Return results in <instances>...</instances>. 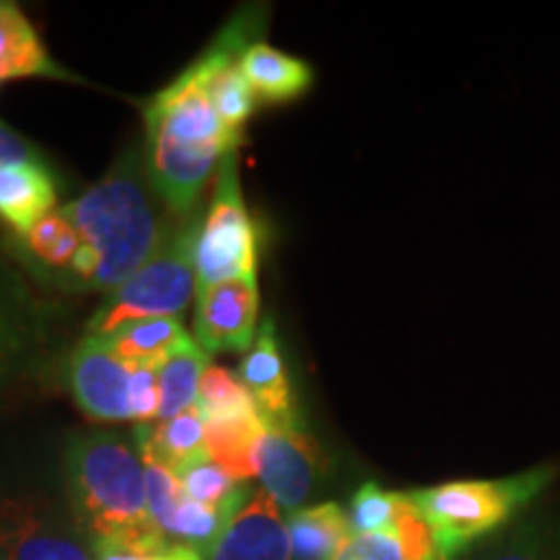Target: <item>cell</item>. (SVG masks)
Listing matches in <instances>:
<instances>
[{
	"label": "cell",
	"mask_w": 560,
	"mask_h": 560,
	"mask_svg": "<svg viewBox=\"0 0 560 560\" xmlns=\"http://www.w3.org/2000/svg\"><path fill=\"white\" fill-rule=\"evenodd\" d=\"M60 210L83 240L68 272L73 289H120L159 255L182 223L153 187L140 149L125 151L102 182Z\"/></svg>",
	"instance_id": "6da1fadb"
},
{
	"label": "cell",
	"mask_w": 560,
	"mask_h": 560,
	"mask_svg": "<svg viewBox=\"0 0 560 560\" xmlns=\"http://www.w3.org/2000/svg\"><path fill=\"white\" fill-rule=\"evenodd\" d=\"M50 342V312L24 278L0 260V387L24 374Z\"/></svg>",
	"instance_id": "8fae6325"
},
{
	"label": "cell",
	"mask_w": 560,
	"mask_h": 560,
	"mask_svg": "<svg viewBox=\"0 0 560 560\" xmlns=\"http://www.w3.org/2000/svg\"><path fill=\"white\" fill-rule=\"evenodd\" d=\"M552 480V470H529L501 480H457L416 490L412 501L454 560L488 532L506 524Z\"/></svg>",
	"instance_id": "277c9868"
},
{
	"label": "cell",
	"mask_w": 560,
	"mask_h": 560,
	"mask_svg": "<svg viewBox=\"0 0 560 560\" xmlns=\"http://www.w3.org/2000/svg\"><path fill=\"white\" fill-rule=\"evenodd\" d=\"M210 366V355L192 338L179 346L174 353L159 366V392L161 410L159 420H170L179 412L190 410L198 405V389L202 374Z\"/></svg>",
	"instance_id": "603a6c76"
},
{
	"label": "cell",
	"mask_w": 560,
	"mask_h": 560,
	"mask_svg": "<svg viewBox=\"0 0 560 560\" xmlns=\"http://www.w3.org/2000/svg\"><path fill=\"white\" fill-rule=\"evenodd\" d=\"M55 202L58 185L47 164L0 166V221L16 236L52 213Z\"/></svg>",
	"instance_id": "2e32d148"
},
{
	"label": "cell",
	"mask_w": 560,
	"mask_h": 560,
	"mask_svg": "<svg viewBox=\"0 0 560 560\" xmlns=\"http://www.w3.org/2000/svg\"><path fill=\"white\" fill-rule=\"evenodd\" d=\"M13 247L24 257V262H30L42 276L55 278V272H62L60 280L66 283L68 272L83 247V240L62 210H52L34 223L30 231L13 236Z\"/></svg>",
	"instance_id": "ffe728a7"
},
{
	"label": "cell",
	"mask_w": 560,
	"mask_h": 560,
	"mask_svg": "<svg viewBox=\"0 0 560 560\" xmlns=\"http://www.w3.org/2000/svg\"><path fill=\"white\" fill-rule=\"evenodd\" d=\"M5 79L73 81V75L50 58L34 24L13 0H0V81Z\"/></svg>",
	"instance_id": "9a60e30c"
},
{
	"label": "cell",
	"mask_w": 560,
	"mask_h": 560,
	"mask_svg": "<svg viewBox=\"0 0 560 560\" xmlns=\"http://www.w3.org/2000/svg\"><path fill=\"white\" fill-rule=\"evenodd\" d=\"M198 408L202 418H229V416H247V412H260L255 397L244 387V382L234 371L223 366H210L202 374L198 389Z\"/></svg>",
	"instance_id": "cb8c5ba5"
},
{
	"label": "cell",
	"mask_w": 560,
	"mask_h": 560,
	"mask_svg": "<svg viewBox=\"0 0 560 560\" xmlns=\"http://www.w3.org/2000/svg\"><path fill=\"white\" fill-rule=\"evenodd\" d=\"M136 444L143 457L164 462L174 475L210 459L206 450V418L198 405L170 420H156V425H138Z\"/></svg>",
	"instance_id": "e0dca14e"
},
{
	"label": "cell",
	"mask_w": 560,
	"mask_h": 560,
	"mask_svg": "<svg viewBox=\"0 0 560 560\" xmlns=\"http://www.w3.org/2000/svg\"><path fill=\"white\" fill-rule=\"evenodd\" d=\"M140 457H143V454H140ZM143 467H145V495H149L151 520L156 522V527L172 540L174 516H177L179 503L185 499V490H182L177 475H174L164 462L143 457Z\"/></svg>",
	"instance_id": "d4e9b609"
},
{
	"label": "cell",
	"mask_w": 560,
	"mask_h": 560,
	"mask_svg": "<svg viewBox=\"0 0 560 560\" xmlns=\"http://www.w3.org/2000/svg\"><path fill=\"white\" fill-rule=\"evenodd\" d=\"M66 374L75 402L89 418L104 423L132 420V369L112 350L107 338L86 335L70 353Z\"/></svg>",
	"instance_id": "30bf717a"
},
{
	"label": "cell",
	"mask_w": 560,
	"mask_h": 560,
	"mask_svg": "<svg viewBox=\"0 0 560 560\" xmlns=\"http://www.w3.org/2000/svg\"><path fill=\"white\" fill-rule=\"evenodd\" d=\"M242 136L221 122L202 55L145 107V164L153 187L177 219L198 215L202 190Z\"/></svg>",
	"instance_id": "7a4b0ae2"
},
{
	"label": "cell",
	"mask_w": 560,
	"mask_h": 560,
	"mask_svg": "<svg viewBox=\"0 0 560 560\" xmlns=\"http://www.w3.org/2000/svg\"><path fill=\"white\" fill-rule=\"evenodd\" d=\"M190 340L179 317H159L130 322L112 335L107 342L130 369L161 366L179 346Z\"/></svg>",
	"instance_id": "44dd1931"
},
{
	"label": "cell",
	"mask_w": 560,
	"mask_h": 560,
	"mask_svg": "<svg viewBox=\"0 0 560 560\" xmlns=\"http://www.w3.org/2000/svg\"><path fill=\"white\" fill-rule=\"evenodd\" d=\"M330 560H450L410 493H402L387 532H350Z\"/></svg>",
	"instance_id": "4fadbf2b"
},
{
	"label": "cell",
	"mask_w": 560,
	"mask_h": 560,
	"mask_svg": "<svg viewBox=\"0 0 560 560\" xmlns=\"http://www.w3.org/2000/svg\"><path fill=\"white\" fill-rule=\"evenodd\" d=\"M16 164H47V161L32 140H26L19 130L0 120V166Z\"/></svg>",
	"instance_id": "83f0119b"
},
{
	"label": "cell",
	"mask_w": 560,
	"mask_h": 560,
	"mask_svg": "<svg viewBox=\"0 0 560 560\" xmlns=\"http://www.w3.org/2000/svg\"><path fill=\"white\" fill-rule=\"evenodd\" d=\"M195 270L198 285L257 276V229L244 206L236 151L215 172L213 198L195 244Z\"/></svg>",
	"instance_id": "8992f818"
},
{
	"label": "cell",
	"mask_w": 560,
	"mask_h": 560,
	"mask_svg": "<svg viewBox=\"0 0 560 560\" xmlns=\"http://www.w3.org/2000/svg\"><path fill=\"white\" fill-rule=\"evenodd\" d=\"M200 234V219L179 223L172 240L161 247L153 260L125 280L120 289L109 293L100 312L89 319L86 332L107 338L130 322L179 317L198 291L195 270V244Z\"/></svg>",
	"instance_id": "5b68a950"
},
{
	"label": "cell",
	"mask_w": 560,
	"mask_h": 560,
	"mask_svg": "<svg viewBox=\"0 0 560 560\" xmlns=\"http://www.w3.org/2000/svg\"><path fill=\"white\" fill-rule=\"evenodd\" d=\"M240 68L257 100L265 104L299 100L314 83L310 62L293 58L289 52H280L265 42H255L244 50Z\"/></svg>",
	"instance_id": "ac0fdd59"
},
{
	"label": "cell",
	"mask_w": 560,
	"mask_h": 560,
	"mask_svg": "<svg viewBox=\"0 0 560 560\" xmlns=\"http://www.w3.org/2000/svg\"><path fill=\"white\" fill-rule=\"evenodd\" d=\"M195 338L206 353H247L257 340L260 289L257 276L198 285Z\"/></svg>",
	"instance_id": "9c48e42d"
},
{
	"label": "cell",
	"mask_w": 560,
	"mask_h": 560,
	"mask_svg": "<svg viewBox=\"0 0 560 560\" xmlns=\"http://www.w3.org/2000/svg\"><path fill=\"white\" fill-rule=\"evenodd\" d=\"M293 560H330L350 535L348 511L338 503H317L293 511L285 522Z\"/></svg>",
	"instance_id": "7402d4cb"
},
{
	"label": "cell",
	"mask_w": 560,
	"mask_h": 560,
	"mask_svg": "<svg viewBox=\"0 0 560 560\" xmlns=\"http://www.w3.org/2000/svg\"><path fill=\"white\" fill-rule=\"evenodd\" d=\"M96 560H206V556L192 545L172 540L164 550L156 552H122V550H100Z\"/></svg>",
	"instance_id": "f1b7e54d"
},
{
	"label": "cell",
	"mask_w": 560,
	"mask_h": 560,
	"mask_svg": "<svg viewBox=\"0 0 560 560\" xmlns=\"http://www.w3.org/2000/svg\"><path fill=\"white\" fill-rule=\"evenodd\" d=\"M206 560H293L289 527L276 501L265 490H255L231 516Z\"/></svg>",
	"instance_id": "7c38bea8"
},
{
	"label": "cell",
	"mask_w": 560,
	"mask_h": 560,
	"mask_svg": "<svg viewBox=\"0 0 560 560\" xmlns=\"http://www.w3.org/2000/svg\"><path fill=\"white\" fill-rule=\"evenodd\" d=\"M240 380L249 389V395L255 397L257 408H260L265 418H283L299 412L296 402H293L289 369H285V361L278 348L272 317L262 322L255 346L244 353Z\"/></svg>",
	"instance_id": "5bb4252c"
},
{
	"label": "cell",
	"mask_w": 560,
	"mask_h": 560,
	"mask_svg": "<svg viewBox=\"0 0 560 560\" xmlns=\"http://www.w3.org/2000/svg\"><path fill=\"white\" fill-rule=\"evenodd\" d=\"M0 560H96L73 514L34 495H0Z\"/></svg>",
	"instance_id": "ba28073f"
},
{
	"label": "cell",
	"mask_w": 560,
	"mask_h": 560,
	"mask_svg": "<svg viewBox=\"0 0 560 560\" xmlns=\"http://www.w3.org/2000/svg\"><path fill=\"white\" fill-rule=\"evenodd\" d=\"M402 493L395 490H384L376 482H366L355 490L353 501H350V529L369 535V532H387L397 520V509H400Z\"/></svg>",
	"instance_id": "484cf974"
},
{
	"label": "cell",
	"mask_w": 560,
	"mask_h": 560,
	"mask_svg": "<svg viewBox=\"0 0 560 560\" xmlns=\"http://www.w3.org/2000/svg\"><path fill=\"white\" fill-rule=\"evenodd\" d=\"M66 488L70 514L96 552H156L172 542L151 520L143 459L122 433L96 429L70 439Z\"/></svg>",
	"instance_id": "3957f363"
},
{
	"label": "cell",
	"mask_w": 560,
	"mask_h": 560,
	"mask_svg": "<svg viewBox=\"0 0 560 560\" xmlns=\"http://www.w3.org/2000/svg\"><path fill=\"white\" fill-rule=\"evenodd\" d=\"M260 446V475L265 493L278 509L299 511L317 493L325 480L327 462L317 439L306 431L299 412L283 418H265Z\"/></svg>",
	"instance_id": "52a82bcc"
},
{
	"label": "cell",
	"mask_w": 560,
	"mask_h": 560,
	"mask_svg": "<svg viewBox=\"0 0 560 560\" xmlns=\"http://www.w3.org/2000/svg\"><path fill=\"white\" fill-rule=\"evenodd\" d=\"M130 410H132V420H138L140 425L159 420L161 392H159V369L156 366L132 369Z\"/></svg>",
	"instance_id": "4316f807"
},
{
	"label": "cell",
	"mask_w": 560,
	"mask_h": 560,
	"mask_svg": "<svg viewBox=\"0 0 560 560\" xmlns=\"http://www.w3.org/2000/svg\"><path fill=\"white\" fill-rule=\"evenodd\" d=\"M265 420L262 412L229 418H206V450L210 462L226 470L234 480L247 482L260 470Z\"/></svg>",
	"instance_id": "d6986e66"
},
{
	"label": "cell",
	"mask_w": 560,
	"mask_h": 560,
	"mask_svg": "<svg viewBox=\"0 0 560 560\" xmlns=\"http://www.w3.org/2000/svg\"><path fill=\"white\" fill-rule=\"evenodd\" d=\"M490 560H552V558L545 550L537 548V545H532V548H527V545H520V548H511Z\"/></svg>",
	"instance_id": "f546056e"
}]
</instances>
